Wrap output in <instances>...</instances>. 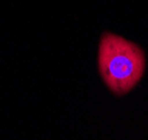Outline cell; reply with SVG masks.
Listing matches in <instances>:
<instances>
[{
  "label": "cell",
  "mask_w": 148,
  "mask_h": 140,
  "mask_svg": "<svg viewBox=\"0 0 148 140\" xmlns=\"http://www.w3.org/2000/svg\"><path fill=\"white\" fill-rule=\"evenodd\" d=\"M146 57L138 44L121 36L105 32L98 49V69L112 94L123 96L140 81Z\"/></svg>",
  "instance_id": "obj_1"
}]
</instances>
